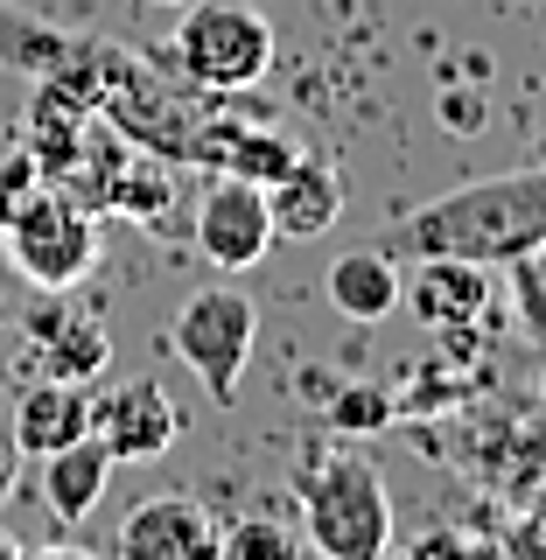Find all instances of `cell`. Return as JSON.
Returning a JSON list of instances; mask_svg holds the SVG:
<instances>
[{"label": "cell", "instance_id": "19", "mask_svg": "<svg viewBox=\"0 0 546 560\" xmlns=\"http://www.w3.org/2000/svg\"><path fill=\"white\" fill-rule=\"evenodd\" d=\"M414 560H490V553L477 547V539H463V533H428L414 547Z\"/></svg>", "mask_w": 546, "mask_h": 560}, {"label": "cell", "instance_id": "20", "mask_svg": "<svg viewBox=\"0 0 546 560\" xmlns=\"http://www.w3.org/2000/svg\"><path fill=\"white\" fill-rule=\"evenodd\" d=\"M442 127L449 133H477L484 127V98L477 92H442Z\"/></svg>", "mask_w": 546, "mask_h": 560}, {"label": "cell", "instance_id": "18", "mask_svg": "<svg viewBox=\"0 0 546 560\" xmlns=\"http://www.w3.org/2000/svg\"><path fill=\"white\" fill-rule=\"evenodd\" d=\"M43 183H49V175H43V162H35L28 148H22V154H8V162H0V224H8V218H14V210H22Z\"/></svg>", "mask_w": 546, "mask_h": 560}, {"label": "cell", "instance_id": "23", "mask_svg": "<svg viewBox=\"0 0 546 560\" xmlns=\"http://www.w3.org/2000/svg\"><path fill=\"white\" fill-rule=\"evenodd\" d=\"M162 8H189V0H162Z\"/></svg>", "mask_w": 546, "mask_h": 560}, {"label": "cell", "instance_id": "22", "mask_svg": "<svg viewBox=\"0 0 546 560\" xmlns=\"http://www.w3.org/2000/svg\"><path fill=\"white\" fill-rule=\"evenodd\" d=\"M0 560H14V547H8V539H0Z\"/></svg>", "mask_w": 546, "mask_h": 560}, {"label": "cell", "instance_id": "6", "mask_svg": "<svg viewBox=\"0 0 546 560\" xmlns=\"http://www.w3.org/2000/svg\"><path fill=\"white\" fill-rule=\"evenodd\" d=\"M274 245V210H267V183H245V175H218L197 203V253L224 273L259 267Z\"/></svg>", "mask_w": 546, "mask_h": 560}, {"label": "cell", "instance_id": "1", "mask_svg": "<svg viewBox=\"0 0 546 560\" xmlns=\"http://www.w3.org/2000/svg\"><path fill=\"white\" fill-rule=\"evenodd\" d=\"M399 245L420 259V253H455V259H519L546 245V168H525V175H498V183H469L455 197L428 203L407 218Z\"/></svg>", "mask_w": 546, "mask_h": 560}, {"label": "cell", "instance_id": "17", "mask_svg": "<svg viewBox=\"0 0 546 560\" xmlns=\"http://www.w3.org/2000/svg\"><path fill=\"white\" fill-rule=\"evenodd\" d=\"M385 420H393V399L372 393V385H350V393L329 399V428L337 434H372V428H385Z\"/></svg>", "mask_w": 546, "mask_h": 560}, {"label": "cell", "instance_id": "7", "mask_svg": "<svg viewBox=\"0 0 546 560\" xmlns=\"http://www.w3.org/2000/svg\"><path fill=\"white\" fill-rule=\"evenodd\" d=\"M183 434V413L154 378L113 385V393L92 399V442L113 455V463H162Z\"/></svg>", "mask_w": 546, "mask_h": 560}, {"label": "cell", "instance_id": "4", "mask_svg": "<svg viewBox=\"0 0 546 560\" xmlns=\"http://www.w3.org/2000/svg\"><path fill=\"white\" fill-rule=\"evenodd\" d=\"M175 63L204 92H253L274 70V22L253 0H189L175 22Z\"/></svg>", "mask_w": 546, "mask_h": 560}, {"label": "cell", "instance_id": "13", "mask_svg": "<svg viewBox=\"0 0 546 560\" xmlns=\"http://www.w3.org/2000/svg\"><path fill=\"white\" fill-rule=\"evenodd\" d=\"M105 483H113V455H105L92 434L70 442V448H57V455H43V498H49V512H57L63 525L92 518V504L105 498Z\"/></svg>", "mask_w": 546, "mask_h": 560}, {"label": "cell", "instance_id": "9", "mask_svg": "<svg viewBox=\"0 0 546 560\" xmlns=\"http://www.w3.org/2000/svg\"><path fill=\"white\" fill-rule=\"evenodd\" d=\"M399 302H414V315L428 329H469L490 308V273L455 253H420L414 273L399 280Z\"/></svg>", "mask_w": 546, "mask_h": 560}, {"label": "cell", "instance_id": "16", "mask_svg": "<svg viewBox=\"0 0 546 560\" xmlns=\"http://www.w3.org/2000/svg\"><path fill=\"white\" fill-rule=\"evenodd\" d=\"M218 560H315V547H309V533H294L280 518H239V525H224Z\"/></svg>", "mask_w": 546, "mask_h": 560}, {"label": "cell", "instance_id": "3", "mask_svg": "<svg viewBox=\"0 0 546 560\" xmlns=\"http://www.w3.org/2000/svg\"><path fill=\"white\" fill-rule=\"evenodd\" d=\"M0 245H8L14 273L43 294H70L84 273L98 267V210L78 203L70 189L43 183L35 197L0 224Z\"/></svg>", "mask_w": 546, "mask_h": 560}, {"label": "cell", "instance_id": "8", "mask_svg": "<svg viewBox=\"0 0 546 560\" xmlns=\"http://www.w3.org/2000/svg\"><path fill=\"white\" fill-rule=\"evenodd\" d=\"M224 525L197 498H148L119 518L113 560H218Z\"/></svg>", "mask_w": 546, "mask_h": 560}, {"label": "cell", "instance_id": "14", "mask_svg": "<svg viewBox=\"0 0 546 560\" xmlns=\"http://www.w3.org/2000/svg\"><path fill=\"white\" fill-rule=\"evenodd\" d=\"M35 337H43V378L92 385L105 364H113V337H105L92 315H57V323H35Z\"/></svg>", "mask_w": 546, "mask_h": 560}, {"label": "cell", "instance_id": "15", "mask_svg": "<svg viewBox=\"0 0 546 560\" xmlns=\"http://www.w3.org/2000/svg\"><path fill=\"white\" fill-rule=\"evenodd\" d=\"M169 203H175V168L162 162V154H148V148H133L127 162L113 168V183H105V210L148 224V232L169 218Z\"/></svg>", "mask_w": 546, "mask_h": 560}, {"label": "cell", "instance_id": "11", "mask_svg": "<svg viewBox=\"0 0 546 560\" xmlns=\"http://www.w3.org/2000/svg\"><path fill=\"white\" fill-rule=\"evenodd\" d=\"M84 434H92V385L35 378L14 399V448L22 455H57L70 442H84Z\"/></svg>", "mask_w": 546, "mask_h": 560}, {"label": "cell", "instance_id": "2", "mask_svg": "<svg viewBox=\"0 0 546 560\" xmlns=\"http://www.w3.org/2000/svg\"><path fill=\"white\" fill-rule=\"evenodd\" d=\"M302 525L315 560H385L393 547V498L364 448H329L302 477Z\"/></svg>", "mask_w": 546, "mask_h": 560}, {"label": "cell", "instance_id": "5", "mask_svg": "<svg viewBox=\"0 0 546 560\" xmlns=\"http://www.w3.org/2000/svg\"><path fill=\"white\" fill-rule=\"evenodd\" d=\"M253 343H259V308H253L245 288H197L183 308H175V329H169V350L189 364V378H197L218 407L239 399Z\"/></svg>", "mask_w": 546, "mask_h": 560}, {"label": "cell", "instance_id": "12", "mask_svg": "<svg viewBox=\"0 0 546 560\" xmlns=\"http://www.w3.org/2000/svg\"><path fill=\"white\" fill-rule=\"evenodd\" d=\"M323 288H329V308H337L344 323H385V315L399 308V267H393V253H379V245L344 253Z\"/></svg>", "mask_w": 546, "mask_h": 560}, {"label": "cell", "instance_id": "21", "mask_svg": "<svg viewBox=\"0 0 546 560\" xmlns=\"http://www.w3.org/2000/svg\"><path fill=\"white\" fill-rule=\"evenodd\" d=\"M14 560H92V553H78V547H28V553H14Z\"/></svg>", "mask_w": 546, "mask_h": 560}, {"label": "cell", "instance_id": "10", "mask_svg": "<svg viewBox=\"0 0 546 560\" xmlns=\"http://www.w3.org/2000/svg\"><path fill=\"white\" fill-rule=\"evenodd\" d=\"M267 210H274V238H323L344 218V175L329 162H315V154H302L288 175L267 183Z\"/></svg>", "mask_w": 546, "mask_h": 560}]
</instances>
